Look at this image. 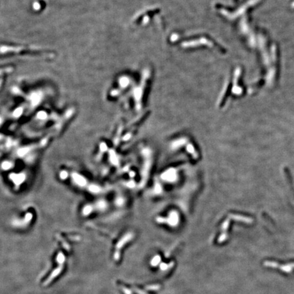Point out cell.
Here are the masks:
<instances>
[{
	"label": "cell",
	"mask_w": 294,
	"mask_h": 294,
	"mask_svg": "<svg viewBox=\"0 0 294 294\" xmlns=\"http://www.w3.org/2000/svg\"><path fill=\"white\" fill-rule=\"evenodd\" d=\"M264 265L270 268H278L287 273H290L293 270V269H294V263L282 265H279L278 263H276V262L266 261L264 262Z\"/></svg>",
	"instance_id": "1"
}]
</instances>
